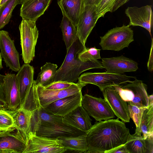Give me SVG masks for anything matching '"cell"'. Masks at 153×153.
<instances>
[{
  "label": "cell",
  "instance_id": "cell-25",
  "mask_svg": "<svg viewBox=\"0 0 153 153\" xmlns=\"http://www.w3.org/2000/svg\"><path fill=\"white\" fill-rule=\"evenodd\" d=\"M149 104L144 108L141 121L139 134L145 139L153 136V95L149 96Z\"/></svg>",
  "mask_w": 153,
  "mask_h": 153
},
{
  "label": "cell",
  "instance_id": "cell-41",
  "mask_svg": "<svg viewBox=\"0 0 153 153\" xmlns=\"http://www.w3.org/2000/svg\"><path fill=\"white\" fill-rule=\"evenodd\" d=\"M2 58L1 56V52H0V70L3 68V66L2 65Z\"/></svg>",
  "mask_w": 153,
  "mask_h": 153
},
{
  "label": "cell",
  "instance_id": "cell-21",
  "mask_svg": "<svg viewBox=\"0 0 153 153\" xmlns=\"http://www.w3.org/2000/svg\"><path fill=\"white\" fill-rule=\"evenodd\" d=\"M51 0H26L22 4L20 16L22 19L36 21L43 14Z\"/></svg>",
  "mask_w": 153,
  "mask_h": 153
},
{
  "label": "cell",
  "instance_id": "cell-19",
  "mask_svg": "<svg viewBox=\"0 0 153 153\" xmlns=\"http://www.w3.org/2000/svg\"><path fill=\"white\" fill-rule=\"evenodd\" d=\"M34 74L33 67L29 64H25L20 67L16 75L20 95V105L24 102L29 94L34 81Z\"/></svg>",
  "mask_w": 153,
  "mask_h": 153
},
{
  "label": "cell",
  "instance_id": "cell-32",
  "mask_svg": "<svg viewBox=\"0 0 153 153\" xmlns=\"http://www.w3.org/2000/svg\"><path fill=\"white\" fill-rule=\"evenodd\" d=\"M130 118L134 123L136 128L135 134L141 135L139 134V130L141 121L144 108H139L137 106L128 104Z\"/></svg>",
  "mask_w": 153,
  "mask_h": 153
},
{
  "label": "cell",
  "instance_id": "cell-36",
  "mask_svg": "<svg viewBox=\"0 0 153 153\" xmlns=\"http://www.w3.org/2000/svg\"><path fill=\"white\" fill-rule=\"evenodd\" d=\"M153 39L152 38L151 47L148 61L147 63V67L148 71L152 72L153 69Z\"/></svg>",
  "mask_w": 153,
  "mask_h": 153
},
{
  "label": "cell",
  "instance_id": "cell-31",
  "mask_svg": "<svg viewBox=\"0 0 153 153\" xmlns=\"http://www.w3.org/2000/svg\"><path fill=\"white\" fill-rule=\"evenodd\" d=\"M15 128V121L8 110L0 109V131H8Z\"/></svg>",
  "mask_w": 153,
  "mask_h": 153
},
{
  "label": "cell",
  "instance_id": "cell-24",
  "mask_svg": "<svg viewBox=\"0 0 153 153\" xmlns=\"http://www.w3.org/2000/svg\"><path fill=\"white\" fill-rule=\"evenodd\" d=\"M32 113L30 122L32 134L38 126H47L62 121V117L54 115L40 106L32 111Z\"/></svg>",
  "mask_w": 153,
  "mask_h": 153
},
{
  "label": "cell",
  "instance_id": "cell-17",
  "mask_svg": "<svg viewBox=\"0 0 153 153\" xmlns=\"http://www.w3.org/2000/svg\"><path fill=\"white\" fill-rule=\"evenodd\" d=\"M101 62L106 70L105 72L109 73L122 74L126 72L135 71L138 68L137 62L123 55L102 58Z\"/></svg>",
  "mask_w": 153,
  "mask_h": 153
},
{
  "label": "cell",
  "instance_id": "cell-3",
  "mask_svg": "<svg viewBox=\"0 0 153 153\" xmlns=\"http://www.w3.org/2000/svg\"><path fill=\"white\" fill-rule=\"evenodd\" d=\"M113 86L121 98L128 104L139 108L149 106L147 86L142 81L136 79L131 82Z\"/></svg>",
  "mask_w": 153,
  "mask_h": 153
},
{
  "label": "cell",
  "instance_id": "cell-40",
  "mask_svg": "<svg viewBox=\"0 0 153 153\" xmlns=\"http://www.w3.org/2000/svg\"><path fill=\"white\" fill-rule=\"evenodd\" d=\"M102 0H84L85 5L97 6Z\"/></svg>",
  "mask_w": 153,
  "mask_h": 153
},
{
  "label": "cell",
  "instance_id": "cell-39",
  "mask_svg": "<svg viewBox=\"0 0 153 153\" xmlns=\"http://www.w3.org/2000/svg\"><path fill=\"white\" fill-rule=\"evenodd\" d=\"M145 139L147 145V153H153V136L150 137Z\"/></svg>",
  "mask_w": 153,
  "mask_h": 153
},
{
  "label": "cell",
  "instance_id": "cell-20",
  "mask_svg": "<svg viewBox=\"0 0 153 153\" xmlns=\"http://www.w3.org/2000/svg\"><path fill=\"white\" fill-rule=\"evenodd\" d=\"M62 121L86 133L92 126L90 116L81 105L63 117Z\"/></svg>",
  "mask_w": 153,
  "mask_h": 153
},
{
  "label": "cell",
  "instance_id": "cell-1",
  "mask_svg": "<svg viewBox=\"0 0 153 153\" xmlns=\"http://www.w3.org/2000/svg\"><path fill=\"white\" fill-rule=\"evenodd\" d=\"M119 119L96 122L86 133L88 149L86 153H109L125 144L131 134Z\"/></svg>",
  "mask_w": 153,
  "mask_h": 153
},
{
  "label": "cell",
  "instance_id": "cell-44",
  "mask_svg": "<svg viewBox=\"0 0 153 153\" xmlns=\"http://www.w3.org/2000/svg\"><path fill=\"white\" fill-rule=\"evenodd\" d=\"M26 0H20L21 4H22Z\"/></svg>",
  "mask_w": 153,
  "mask_h": 153
},
{
  "label": "cell",
  "instance_id": "cell-35",
  "mask_svg": "<svg viewBox=\"0 0 153 153\" xmlns=\"http://www.w3.org/2000/svg\"><path fill=\"white\" fill-rule=\"evenodd\" d=\"M115 0H102L97 6V12L100 18L108 12H111Z\"/></svg>",
  "mask_w": 153,
  "mask_h": 153
},
{
  "label": "cell",
  "instance_id": "cell-10",
  "mask_svg": "<svg viewBox=\"0 0 153 153\" xmlns=\"http://www.w3.org/2000/svg\"><path fill=\"white\" fill-rule=\"evenodd\" d=\"M0 50L6 67L13 71H18L21 67L19 53L14 40L11 39L8 32L4 30L0 31Z\"/></svg>",
  "mask_w": 153,
  "mask_h": 153
},
{
  "label": "cell",
  "instance_id": "cell-29",
  "mask_svg": "<svg viewBox=\"0 0 153 153\" xmlns=\"http://www.w3.org/2000/svg\"><path fill=\"white\" fill-rule=\"evenodd\" d=\"M125 144L129 153H147L146 140L141 135L131 134Z\"/></svg>",
  "mask_w": 153,
  "mask_h": 153
},
{
  "label": "cell",
  "instance_id": "cell-4",
  "mask_svg": "<svg viewBox=\"0 0 153 153\" xmlns=\"http://www.w3.org/2000/svg\"><path fill=\"white\" fill-rule=\"evenodd\" d=\"M100 39L99 45L102 50L117 51L128 47L134 40L133 30L128 25H124L109 30Z\"/></svg>",
  "mask_w": 153,
  "mask_h": 153
},
{
  "label": "cell",
  "instance_id": "cell-23",
  "mask_svg": "<svg viewBox=\"0 0 153 153\" xmlns=\"http://www.w3.org/2000/svg\"><path fill=\"white\" fill-rule=\"evenodd\" d=\"M58 4L62 13L76 27L83 10L84 0H58Z\"/></svg>",
  "mask_w": 153,
  "mask_h": 153
},
{
  "label": "cell",
  "instance_id": "cell-28",
  "mask_svg": "<svg viewBox=\"0 0 153 153\" xmlns=\"http://www.w3.org/2000/svg\"><path fill=\"white\" fill-rule=\"evenodd\" d=\"M63 16L60 27L67 51L78 37L76 27L71 20L64 15Z\"/></svg>",
  "mask_w": 153,
  "mask_h": 153
},
{
  "label": "cell",
  "instance_id": "cell-11",
  "mask_svg": "<svg viewBox=\"0 0 153 153\" xmlns=\"http://www.w3.org/2000/svg\"><path fill=\"white\" fill-rule=\"evenodd\" d=\"M97 6H85L79 22L76 26L77 37L83 45L85 44L100 17L97 14Z\"/></svg>",
  "mask_w": 153,
  "mask_h": 153
},
{
  "label": "cell",
  "instance_id": "cell-6",
  "mask_svg": "<svg viewBox=\"0 0 153 153\" xmlns=\"http://www.w3.org/2000/svg\"><path fill=\"white\" fill-rule=\"evenodd\" d=\"M22 56L25 64H29L35 57L39 35L36 21L22 19L19 26Z\"/></svg>",
  "mask_w": 153,
  "mask_h": 153
},
{
  "label": "cell",
  "instance_id": "cell-38",
  "mask_svg": "<svg viewBox=\"0 0 153 153\" xmlns=\"http://www.w3.org/2000/svg\"><path fill=\"white\" fill-rule=\"evenodd\" d=\"M129 153L125 144L122 145L111 151L109 153Z\"/></svg>",
  "mask_w": 153,
  "mask_h": 153
},
{
  "label": "cell",
  "instance_id": "cell-33",
  "mask_svg": "<svg viewBox=\"0 0 153 153\" xmlns=\"http://www.w3.org/2000/svg\"><path fill=\"white\" fill-rule=\"evenodd\" d=\"M100 49L95 47L87 48L82 51L78 54L79 59L82 62H86L101 59L100 55Z\"/></svg>",
  "mask_w": 153,
  "mask_h": 153
},
{
  "label": "cell",
  "instance_id": "cell-2",
  "mask_svg": "<svg viewBox=\"0 0 153 153\" xmlns=\"http://www.w3.org/2000/svg\"><path fill=\"white\" fill-rule=\"evenodd\" d=\"M77 37L67 52L60 67L57 70L53 82L61 81L76 82L83 71L94 68H104L102 63L97 59L83 62L78 57L79 53L86 49Z\"/></svg>",
  "mask_w": 153,
  "mask_h": 153
},
{
  "label": "cell",
  "instance_id": "cell-15",
  "mask_svg": "<svg viewBox=\"0 0 153 153\" xmlns=\"http://www.w3.org/2000/svg\"><path fill=\"white\" fill-rule=\"evenodd\" d=\"M125 13L129 18L130 22L128 25L142 27L149 32L151 36L152 21V6L146 5L140 7H128Z\"/></svg>",
  "mask_w": 153,
  "mask_h": 153
},
{
  "label": "cell",
  "instance_id": "cell-14",
  "mask_svg": "<svg viewBox=\"0 0 153 153\" xmlns=\"http://www.w3.org/2000/svg\"><path fill=\"white\" fill-rule=\"evenodd\" d=\"M102 92L104 99L117 118L124 123L129 122L130 117L127 103L121 98L115 88L113 86L108 87Z\"/></svg>",
  "mask_w": 153,
  "mask_h": 153
},
{
  "label": "cell",
  "instance_id": "cell-13",
  "mask_svg": "<svg viewBox=\"0 0 153 153\" xmlns=\"http://www.w3.org/2000/svg\"><path fill=\"white\" fill-rule=\"evenodd\" d=\"M37 103L43 108L58 100L71 96L82 91V85L57 90H49L40 86H35Z\"/></svg>",
  "mask_w": 153,
  "mask_h": 153
},
{
  "label": "cell",
  "instance_id": "cell-37",
  "mask_svg": "<svg viewBox=\"0 0 153 153\" xmlns=\"http://www.w3.org/2000/svg\"><path fill=\"white\" fill-rule=\"evenodd\" d=\"M129 0H115L111 12L117 10L119 8L128 2Z\"/></svg>",
  "mask_w": 153,
  "mask_h": 153
},
{
  "label": "cell",
  "instance_id": "cell-18",
  "mask_svg": "<svg viewBox=\"0 0 153 153\" xmlns=\"http://www.w3.org/2000/svg\"><path fill=\"white\" fill-rule=\"evenodd\" d=\"M7 109L13 111L21 104L19 91L15 74L7 73L4 75L2 85Z\"/></svg>",
  "mask_w": 153,
  "mask_h": 153
},
{
  "label": "cell",
  "instance_id": "cell-12",
  "mask_svg": "<svg viewBox=\"0 0 153 153\" xmlns=\"http://www.w3.org/2000/svg\"><path fill=\"white\" fill-rule=\"evenodd\" d=\"M27 144L21 132L13 128L0 135V153H23Z\"/></svg>",
  "mask_w": 153,
  "mask_h": 153
},
{
  "label": "cell",
  "instance_id": "cell-16",
  "mask_svg": "<svg viewBox=\"0 0 153 153\" xmlns=\"http://www.w3.org/2000/svg\"><path fill=\"white\" fill-rule=\"evenodd\" d=\"M82 96L81 91L54 101L44 108L54 115L63 117L81 105Z\"/></svg>",
  "mask_w": 153,
  "mask_h": 153
},
{
  "label": "cell",
  "instance_id": "cell-7",
  "mask_svg": "<svg viewBox=\"0 0 153 153\" xmlns=\"http://www.w3.org/2000/svg\"><path fill=\"white\" fill-rule=\"evenodd\" d=\"M81 105L89 115L94 118L97 122L115 117L108 103L101 97H97L85 94L82 96Z\"/></svg>",
  "mask_w": 153,
  "mask_h": 153
},
{
  "label": "cell",
  "instance_id": "cell-22",
  "mask_svg": "<svg viewBox=\"0 0 153 153\" xmlns=\"http://www.w3.org/2000/svg\"><path fill=\"white\" fill-rule=\"evenodd\" d=\"M8 110L14 120L15 128L21 132L27 143L32 134L30 125L32 111L22 106L14 110Z\"/></svg>",
  "mask_w": 153,
  "mask_h": 153
},
{
  "label": "cell",
  "instance_id": "cell-30",
  "mask_svg": "<svg viewBox=\"0 0 153 153\" xmlns=\"http://www.w3.org/2000/svg\"><path fill=\"white\" fill-rule=\"evenodd\" d=\"M20 0H9L0 7V30L10 22L13 11Z\"/></svg>",
  "mask_w": 153,
  "mask_h": 153
},
{
  "label": "cell",
  "instance_id": "cell-42",
  "mask_svg": "<svg viewBox=\"0 0 153 153\" xmlns=\"http://www.w3.org/2000/svg\"><path fill=\"white\" fill-rule=\"evenodd\" d=\"M9 0H1L0 2V7Z\"/></svg>",
  "mask_w": 153,
  "mask_h": 153
},
{
  "label": "cell",
  "instance_id": "cell-26",
  "mask_svg": "<svg viewBox=\"0 0 153 153\" xmlns=\"http://www.w3.org/2000/svg\"><path fill=\"white\" fill-rule=\"evenodd\" d=\"M58 139L67 150L86 153L88 150L86 133L76 136L60 137Z\"/></svg>",
  "mask_w": 153,
  "mask_h": 153
},
{
  "label": "cell",
  "instance_id": "cell-9",
  "mask_svg": "<svg viewBox=\"0 0 153 153\" xmlns=\"http://www.w3.org/2000/svg\"><path fill=\"white\" fill-rule=\"evenodd\" d=\"M85 133L62 121L47 126H38L32 134L39 136L58 139L60 137L76 136Z\"/></svg>",
  "mask_w": 153,
  "mask_h": 153
},
{
  "label": "cell",
  "instance_id": "cell-8",
  "mask_svg": "<svg viewBox=\"0 0 153 153\" xmlns=\"http://www.w3.org/2000/svg\"><path fill=\"white\" fill-rule=\"evenodd\" d=\"M67 151L59 139L39 136L32 134L23 153H62Z\"/></svg>",
  "mask_w": 153,
  "mask_h": 153
},
{
  "label": "cell",
  "instance_id": "cell-5",
  "mask_svg": "<svg viewBox=\"0 0 153 153\" xmlns=\"http://www.w3.org/2000/svg\"><path fill=\"white\" fill-rule=\"evenodd\" d=\"M136 78L124 74L104 73H86L78 78V83L85 86L88 84L97 86L101 91L110 86H120L130 82Z\"/></svg>",
  "mask_w": 153,
  "mask_h": 153
},
{
  "label": "cell",
  "instance_id": "cell-27",
  "mask_svg": "<svg viewBox=\"0 0 153 153\" xmlns=\"http://www.w3.org/2000/svg\"><path fill=\"white\" fill-rule=\"evenodd\" d=\"M58 66L50 62H46L41 68V71L35 80V85L45 87L53 82Z\"/></svg>",
  "mask_w": 153,
  "mask_h": 153
},
{
  "label": "cell",
  "instance_id": "cell-45",
  "mask_svg": "<svg viewBox=\"0 0 153 153\" xmlns=\"http://www.w3.org/2000/svg\"><path fill=\"white\" fill-rule=\"evenodd\" d=\"M1 1V0H0V1Z\"/></svg>",
  "mask_w": 153,
  "mask_h": 153
},
{
  "label": "cell",
  "instance_id": "cell-34",
  "mask_svg": "<svg viewBox=\"0 0 153 153\" xmlns=\"http://www.w3.org/2000/svg\"><path fill=\"white\" fill-rule=\"evenodd\" d=\"M80 85H82L83 87L85 86L83 84L78 82L75 83L67 81H59L53 82L44 88L47 90H57L63 89Z\"/></svg>",
  "mask_w": 153,
  "mask_h": 153
},
{
  "label": "cell",
  "instance_id": "cell-43",
  "mask_svg": "<svg viewBox=\"0 0 153 153\" xmlns=\"http://www.w3.org/2000/svg\"><path fill=\"white\" fill-rule=\"evenodd\" d=\"M7 131H0V135L2 134H3L4 133H5V132H6Z\"/></svg>",
  "mask_w": 153,
  "mask_h": 153
}]
</instances>
